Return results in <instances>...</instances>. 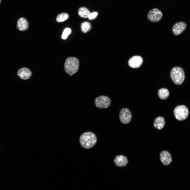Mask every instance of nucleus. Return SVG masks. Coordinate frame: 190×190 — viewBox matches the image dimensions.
Here are the masks:
<instances>
[{
    "label": "nucleus",
    "instance_id": "1",
    "mask_svg": "<svg viewBox=\"0 0 190 190\" xmlns=\"http://www.w3.org/2000/svg\"><path fill=\"white\" fill-rule=\"evenodd\" d=\"M79 142L83 148L89 149L94 146L97 141L95 134L92 132L88 131L83 133L80 136Z\"/></svg>",
    "mask_w": 190,
    "mask_h": 190
},
{
    "label": "nucleus",
    "instance_id": "2",
    "mask_svg": "<svg viewBox=\"0 0 190 190\" xmlns=\"http://www.w3.org/2000/svg\"><path fill=\"white\" fill-rule=\"evenodd\" d=\"M79 62L78 59L75 57H69L65 60L64 68L66 73L72 76L78 70Z\"/></svg>",
    "mask_w": 190,
    "mask_h": 190
},
{
    "label": "nucleus",
    "instance_id": "3",
    "mask_svg": "<svg viewBox=\"0 0 190 190\" xmlns=\"http://www.w3.org/2000/svg\"><path fill=\"white\" fill-rule=\"evenodd\" d=\"M170 76L173 82L179 85L183 83L185 78L183 69L179 66L174 67L172 68L170 72Z\"/></svg>",
    "mask_w": 190,
    "mask_h": 190
},
{
    "label": "nucleus",
    "instance_id": "4",
    "mask_svg": "<svg viewBox=\"0 0 190 190\" xmlns=\"http://www.w3.org/2000/svg\"><path fill=\"white\" fill-rule=\"evenodd\" d=\"M174 113L177 119L179 121H183L186 119L188 117L189 111L186 106L180 105L175 108Z\"/></svg>",
    "mask_w": 190,
    "mask_h": 190
},
{
    "label": "nucleus",
    "instance_id": "5",
    "mask_svg": "<svg viewBox=\"0 0 190 190\" xmlns=\"http://www.w3.org/2000/svg\"><path fill=\"white\" fill-rule=\"evenodd\" d=\"M111 100L108 97L104 96H101L96 97L94 100L96 106L99 108H105L109 107L110 105Z\"/></svg>",
    "mask_w": 190,
    "mask_h": 190
},
{
    "label": "nucleus",
    "instance_id": "6",
    "mask_svg": "<svg viewBox=\"0 0 190 190\" xmlns=\"http://www.w3.org/2000/svg\"><path fill=\"white\" fill-rule=\"evenodd\" d=\"M163 16V13L160 10L157 8H154L148 12L147 17L150 21L156 22L161 20Z\"/></svg>",
    "mask_w": 190,
    "mask_h": 190
},
{
    "label": "nucleus",
    "instance_id": "7",
    "mask_svg": "<svg viewBox=\"0 0 190 190\" xmlns=\"http://www.w3.org/2000/svg\"><path fill=\"white\" fill-rule=\"evenodd\" d=\"M119 118L121 122L124 124H127L131 121V113L130 110L127 108H122L119 113Z\"/></svg>",
    "mask_w": 190,
    "mask_h": 190
},
{
    "label": "nucleus",
    "instance_id": "8",
    "mask_svg": "<svg viewBox=\"0 0 190 190\" xmlns=\"http://www.w3.org/2000/svg\"><path fill=\"white\" fill-rule=\"evenodd\" d=\"M142 57L139 55H135L131 58L128 61V64L131 67L134 68L140 67L143 62Z\"/></svg>",
    "mask_w": 190,
    "mask_h": 190
},
{
    "label": "nucleus",
    "instance_id": "9",
    "mask_svg": "<svg viewBox=\"0 0 190 190\" xmlns=\"http://www.w3.org/2000/svg\"><path fill=\"white\" fill-rule=\"evenodd\" d=\"M186 24L182 21L175 23L172 28L173 34L175 35H179L182 33L186 27Z\"/></svg>",
    "mask_w": 190,
    "mask_h": 190
},
{
    "label": "nucleus",
    "instance_id": "10",
    "mask_svg": "<svg viewBox=\"0 0 190 190\" xmlns=\"http://www.w3.org/2000/svg\"><path fill=\"white\" fill-rule=\"evenodd\" d=\"M32 73L28 68L23 67L18 69L17 72V75L20 79L24 80L29 79L32 75Z\"/></svg>",
    "mask_w": 190,
    "mask_h": 190
},
{
    "label": "nucleus",
    "instance_id": "11",
    "mask_svg": "<svg viewBox=\"0 0 190 190\" xmlns=\"http://www.w3.org/2000/svg\"><path fill=\"white\" fill-rule=\"evenodd\" d=\"M160 158L161 163L165 165H169L172 161V158L170 153L166 150L162 151L160 152Z\"/></svg>",
    "mask_w": 190,
    "mask_h": 190
},
{
    "label": "nucleus",
    "instance_id": "12",
    "mask_svg": "<svg viewBox=\"0 0 190 190\" xmlns=\"http://www.w3.org/2000/svg\"><path fill=\"white\" fill-rule=\"evenodd\" d=\"M29 26L28 22L26 18L23 17L20 18L17 21L16 27L19 31H26L28 29Z\"/></svg>",
    "mask_w": 190,
    "mask_h": 190
},
{
    "label": "nucleus",
    "instance_id": "13",
    "mask_svg": "<svg viewBox=\"0 0 190 190\" xmlns=\"http://www.w3.org/2000/svg\"><path fill=\"white\" fill-rule=\"evenodd\" d=\"M114 161L116 165L119 167L126 166L128 163L127 158L123 155L116 156L114 158Z\"/></svg>",
    "mask_w": 190,
    "mask_h": 190
},
{
    "label": "nucleus",
    "instance_id": "14",
    "mask_svg": "<svg viewBox=\"0 0 190 190\" xmlns=\"http://www.w3.org/2000/svg\"><path fill=\"white\" fill-rule=\"evenodd\" d=\"M165 124L164 118L161 116H158L155 119L153 125L155 128L160 130L164 128Z\"/></svg>",
    "mask_w": 190,
    "mask_h": 190
},
{
    "label": "nucleus",
    "instance_id": "15",
    "mask_svg": "<svg viewBox=\"0 0 190 190\" xmlns=\"http://www.w3.org/2000/svg\"><path fill=\"white\" fill-rule=\"evenodd\" d=\"M90 12L87 8L83 7L79 8L78 11V14L81 17L86 18L88 17Z\"/></svg>",
    "mask_w": 190,
    "mask_h": 190
},
{
    "label": "nucleus",
    "instance_id": "16",
    "mask_svg": "<svg viewBox=\"0 0 190 190\" xmlns=\"http://www.w3.org/2000/svg\"><path fill=\"white\" fill-rule=\"evenodd\" d=\"M169 92L166 88H161L158 91V95L159 97L162 99H165L169 96Z\"/></svg>",
    "mask_w": 190,
    "mask_h": 190
},
{
    "label": "nucleus",
    "instance_id": "17",
    "mask_svg": "<svg viewBox=\"0 0 190 190\" xmlns=\"http://www.w3.org/2000/svg\"><path fill=\"white\" fill-rule=\"evenodd\" d=\"M82 31L84 33L89 32L92 28V25L89 22L86 21L82 22L80 25Z\"/></svg>",
    "mask_w": 190,
    "mask_h": 190
},
{
    "label": "nucleus",
    "instance_id": "18",
    "mask_svg": "<svg viewBox=\"0 0 190 190\" xmlns=\"http://www.w3.org/2000/svg\"><path fill=\"white\" fill-rule=\"evenodd\" d=\"M68 14L66 13H62L59 14L57 16L56 20L58 22H61L67 20L69 17Z\"/></svg>",
    "mask_w": 190,
    "mask_h": 190
},
{
    "label": "nucleus",
    "instance_id": "19",
    "mask_svg": "<svg viewBox=\"0 0 190 190\" xmlns=\"http://www.w3.org/2000/svg\"><path fill=\"white\" fill-rule=\"evenodd\" d=\"M71 32V30L70 28H65L61 38L63 39H66L68 35L70 34Z\"/></svg>",
    "mask_w": 190,
    "mask_h": 190
},
{
    "label": "nucleus",
    "instance_id": "20",
    "mask_svg": "<svg viewBox=\"0 0 190 190\" xmlns=\"http://www.w3.org/2000/svg\"><path fill=\"white\" fill-rule=\"evenodd\" d=\"M98 15V12H94L90 13L88 18L90 20H92L95 18Z\"/></svg>",
    "mask_w": 190,
    "mask_h": 190
},
{
    "label": "nucleus",
    "instance_id": "21",
    "mask_svg": "<svg viewBox=\"0 0 190 190\" xmlns=\"http://www.w3.org/2000/svg\"><path fill=\"white\" fill-rule=\"evenodd\" d=\"M1 2V0H0V3Z\"/></svg>",
    "mask_w": 190,
    "mask_h": 190
}]
</instances>
